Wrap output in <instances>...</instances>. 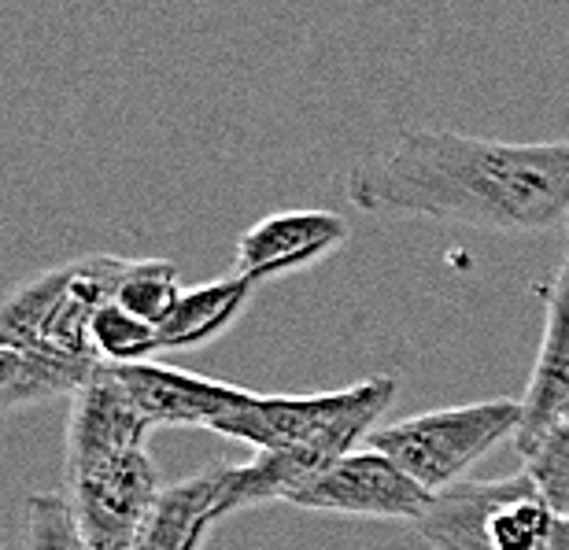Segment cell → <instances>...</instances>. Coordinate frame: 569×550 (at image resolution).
Masks as SVG:
<instances>
[{
	"label": "cell",
	"instance_id": "cell-4",
	"mask_svg": "<svg viewBox=\"0 0 569 550\" xmlns=\"http://www.w3.org/2000/svg\"><path fill=\"white\" fill-rule=\"evenodd\" d=\"M521 403L518 399H485L448 410L392 421L370 432V447L389 454L407 477H415L429 496L466 480L477 458H485L499 440L518 437Z\"/></svg>",
	"mask_w": 569,
	"mask_h": 550
},
{
	"label": "cell",
	"instance_id": "cell-7",
	"mask_svg": "<svg viewBox=\"0 0 569 550\" xmlns=\"http://www.w3.org/2000/svg\"><path fill=\"white\" fill-rule=\"evenodd\" d=\"M122 388L130 392L133 407L152 429L159 426H200L214 429L222 418L241 410L256 392L226 381H211V377H197L163 362H127L111 366Z\"/></svg>",
	"mask_w": 569,
	"mask_h": 550
},
{
	"label": "cell",
	"instance_id": "cell-15",
	"mask_svg": "<svg viewBox=\"0 0 569 550\" xmlns=\"http://www.w3.org/2000/svg\"><path fill=\"white\" fill-rule=\"evenodd\" d=\"M93 348L104 366L148 362L152 354H159L156 326L141 322L138 314H130L127 307L111 300L93 314Z\"/></svg>",
	"mask_w": 569,
	"mask_h": 550
},
{
	"label": "cell",
	"instance_id": "cell-1",
	"mask_svg": "<svg viewBox=\"0 0 569 550\" xmlns=\"http://www.w3.org/2000/svg\"><path fill=\"white\" fill-rule=\"evenodd\" d=\"M348 200L367 214H422L496 233L569 226V141H492L455 130H403L351 167Z\"/></svg>",
	"mask_w": 569,
	"mask_h": 550
},
{
	"label": "cell",
	"instance_id": "cell-12",
	"mask_svg": "<svg viewBox=\"0 0 569 550\" xmlns=\"http://www.w3.org/2000/svg\"><path fill=\"white\" fill-rule=\"evenodd\" d=\"M252 292H256V284L241 278V273L197 284V289H181L174 307H170L163 322L156 326L159 351H186V348H200V343L214 340L219 332L233 326V318L248 307Z\"/></svg>",
	"mask_w": 569,
	"mask_h": 550
},
{
	"label": "cell",
	"instance_id": "cell-14",
	"mask_svg": "<svg viewBox=\"0 0 569 550\" xmlns=\"http://www.w3.org/2000/svg\"><path fill=\"white\" fill-rule=\"evenodd\" d=\"M181 292L178 270L170 259H133L127 278H122L116 303L127 307L130 314H138L141 322L159 326L167 318V311L174 307Z\"/></svg>",
	"mask_w": 569,
	"mask_h": 550
},
{
	"label": "cell",
	"instance_id": "cell-3",
	"mask_svg": "<svg viewBox=\"0 0 569 550\" xmlns=\"http://www.w3.org/2000/svg\"><path fill=\"white\" fill-rule=\"evenodd\" d=\"M415 529L437 550H569V521L548 507L526 469L437 491Z\"/></svg>",
	"mask_w": 569,
	"mask_h": 550
},
{
	"label": "cell",
	"instance_id": "cell-17",
	"mask_svg": "<svg viewBox=\"0 0 569 550\" xmlns=\"http://www.w3.org/2000/svg\"><path fill=\"white\" fill-rule=\"evenodd\" d=\"M27 550H82V529H78L74 507L67 496H30L27 510Z\"/></svg>",
	"mask_w": 569,
	"mask_h": 550
},
{
	"label": "cell",
	"instance_id": "cell-20",
	"mask_svg": "<svg viewBox=\"0 0 569 550\" xmlns=\"http://www.w3.org/2000/svg\"><path fill=\"white\" fill-rule=\"evenodd\" d=\"M0 550H4V547H0Z\"/></svg>",
	"mask_w": 569,
	"mask_h": 550
},
{
	"label": "cell",
	"instance_id": "cell-5",
	"mask_svg": "<svg viewBox=\"0 0 569 550\" xmlns=\"http://www.w3.org/2000/svg\"><path fill=\"white\" fill-rule=\"evenodd\" d=\"M159 491V469L144 447L67 469V499L89 550H130Z\"/></svg>",
	"mask_w": 569,
	"mask_h": 550
},
{
	"label": "cell",
	"instance_id": "cell-8",
	"mask_svg": "<svg viewBox=\"0 0 569 550\" xmlns=\"http://www.w3.org/2000/svg\"><path fill=\"white\" fill-rule=\"evenodd\" d=\"M348 222L337 211H281L248 226L237 240V273L252 284L307 270L345 248Z\"/></svg>",
	"mask_w": 569,
	"mask_h": 550
},
{
	"label": "cell",
	"instance_id": "cell-6",
	"mask_svg": "<svg viewBox=\"0 0 569 550\" xmlns=\"http://www.w3.org/2000/svg\"><path fill=\"white\" fill-rule=\"evenodd\" d=\"M429 491L407 477L378 447L351 451L326 466L322 473L303 480L284 502L318 513H348V518H381V521H418L429 507Z\"/></svg>",
	"mask_w": 569,
	"mask_h": 550
},
{
	"label": "cell",
	"instance_id": "cell-11",
	"mask_svg": "<svg viewBox=\"0 0 569 550\" xmlns=\"http://www.w3.org/2000/svg\"><path fill=\"white\" fill-rule=\"evenodd\" d=\"M569 421V226L562 262L555 273L551 296H548V322H543V340L537 366H532L526 399H521V429H518V451L540 440L543 432Z\"/></svg>",
	"mask_w": 569,
	"mask_h": 550
},
{
	"label": "cell",
	"instance_id": "cell-10",
	"mask_svg": "<svg viewBox=\"0 0 569 550\" xmlns=\"http://www.w3.org/2000/svg\"><path fill=\"white\" fill-rule=\"evenodd\" d=\"M233 513V466L214 462L159 491L130 550H200L211 524Z\"/></svg>",
	"mask_w": 569,
	"mask_h": 550
},
{
	"label": "cell",
	"instance_id": "cell-18",
	"mask_svg": "<svg viewBox=\"0 0 569 550\" xmlns=\"http://www.w3.org/2000/svg\"><path fill=\"white\" fill-rule=\"evenodd\" d=\"M19 373H22V354L0 343V414H4V399L11 396V388L19 384Z\"/></svg>",
	"mask_w": 569,
	"mask_h": 550
},
{
	"label": "cell",
	"instance_id": "cell-2",
	"mask_svg": "<svg viewBox=\"0 0 569 550\" xmlns=\"http://www.w3.org/2000/svg\"><path fill=\"white\" fill-rule=\"evenodd\" d=\"M396 399L392 377H370L322 396H252L211 432L252 443L259 458L233 466V510L284 502L303 480L351 454Z\"/></svg>",
	"mask_w": 569,
	"mask_h": 550
},
{
	"label": "cell",
	"instance_id": "cell-19",
	"mask_svg": "<svg viewBox=\"0 0 569 550\" xmlns=\"http://www.w3.org/2000/svg\"><path fill=\"white\" fill-rule=\"evenodd\" d=\"M82 550H89V547H82Z\"/></svg>",
	"mask_w": 569,
	"mask_h": 550
},
{
	"label": "cell",
	"instance_id": "cell-9",
	"mask_svg": "<svg viewBox=\"0 0 569 550\" xmlns=\"http://www.w3.org/2000/svg\"><path fill=\"white\" fill-rule=\"evenodd\" d=\"M148 432H152V426L133 407L116 370L100 366L74 392L71 421H67V469L100 462V458L122 451H138V447H144Z\"/></svg>",
	"mask_w": 569,
	"mask_h": 550
},
{
	"label": "cell",
	"instance_id": "cell-13",
	"mask_svg": "<svg viewBox=\"0 0 569 550\" xmlns=\"http://www.w3.org/2000/svg\"><path fill=\"white\" fill-rule=\"evenodd\" d=\"M67 278H71V267L63 262V267L33 273L30 281H22L19 289L4 296V303H0V343L4 348L19 354L38 351L44 326L63 300Z\"/></svg>",
	"mask_w": 569,
	"mask_h": 550
},
{
	"label": "cell",
	"instance_id": "cell-16",
	"mask_svg": "<svg viewBox=\"0 0 569 550\" xmlns=\"http://www.w3.org/2000/svg\"><path fill=\"white\" fill-rule=\"evenodd\" d=\"M521 458H526V473L548 499V507L569 521V421L521 447Z\"/></svg>",
	"mask_w": 569,
	"mask_h": 550
}]
</instances>
